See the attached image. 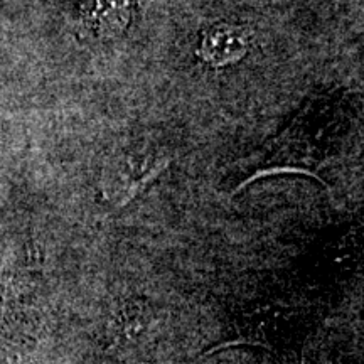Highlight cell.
I'll return each mask as SVG.
<instances>
[{"label": "cell", "instance_id": "3957f363", "mask_svg": "<svg viewBox=\"0 0 364 364\" xmlns=\"http://www.w3.org/2000/svg\"><path fill=\"white\" fill-rule=\"evenodd\" d=\"M81 14L91 31L103 38H113L129 27L132 7L130 0H86Z\"/></svg>", "mask_w": 364, "mask_h": 364}, {"label": "cell", "instance_id": "7a4b0ae2", "mask_svg": "<svg viewBox=\"0 0 364 364\" xmlns=\"http://www.w3.org/2000/svg\"><path fill=\"white\" fill-rule=\"evenodd\" d=\"M250 34L243 27L228 24L211 26L203 34L199 44V56L213 66H228L247 56Z\"/></svg>", "mask_w": 364, "mask_h": 364}, {"label": "cell", "instance_id": "277c9868", "mask_svg": "<svg viewBox=\"0 0 364 364\" xmlns=\"http://www.w3.org/2000/svg\"><path fill=\"white\" fill-rule=\"evenodd\" d=\"M149 324V307L142 300L125 304L112 318L107 338L112 344H127L145 331Z\"/></svg>", "mask_w": 364, "mask_h": 364}, {"label": "cell", "instance_id": "6da1fadb", "mask_svg": "<svg viewBox=\"0 0 364 364\" xmlns=\"http://www.w3.org/2000/svg\"><path fill=\"white\" fill-rule=\"evenodd\" d=\"M306 332L300 331L297 317L282 307H255L236 316L221 339L216 341L204 354H215L225 349L258 348L273 356H290L302 343Z\"/></svg>", "mask_w": 364, "mask_h": 364}]
</instances>
